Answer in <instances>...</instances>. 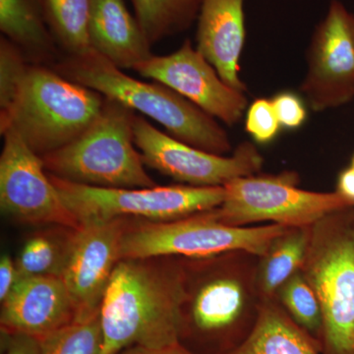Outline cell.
Segmentation results:
<instances>
[{
	"instance_id": "603a6c76",
	"label": "cell",
	"mask_w": 354,
	"mask_h": 354,
	"mask_svg": "<svg viewBox=\"0 0 354 354\" xmlns=\"http://www.w3.org/2000/svg\"><path fill=\"white\" fill-rule=\"evenodd\" d=\"M46 19L55 41L68 55L92 50L88 41L92 0H44Z\"/></svg>"
},
{
	"instance_id": "4dcf8cb0",
	"label": "cell",
	"mask_w": 354,
	"mask_h": 354,
	"mask_svg": "<svg viewBox=\"0 0 354 354\" xmlns=\"http://www.w3.org/2000/svg\"><path fill=\"white\" fill-rule=\"evenodd\" d=\"M116 354H197L184 344H177L174 346L162 348H145V346H134L122 349Z\"/></svg>"
},
{
	"instance_id": "30bf717a",
	"label": "cell",
	"mask_w": 354,
	"mask_h": 354,
	"mask_svg": "<svg viewBox=\"0 0 354 354\" xmlns=\"http://www.w3.org/2000/svg\"><path fill=\"white\" fill-rule=\"evenodd\" d=\"M134 141L144 165L185 185L225 186L239 177L260 174L264 158L252 142H243L230 156L200 150L160 131L135 115Z\"/></svg>"
},
{
	"instance_id": "cb8c5ba5",
	"label": "cell",
	"mask_w": 354,
	"mask_h": 354,
	"mask_svg": "<svg viewBox=\"0 0 354 354\" xmlns=\"http://www.w3.org/2000/svg\"><path fill=\"white\" fill-rule=\"evenodd\" d=\"M274 297L291 320L307 333L321 348L323 334L322 307L315 290L302 272H298L288 279L277 291Z\"/></svg>"
},
{
	"instance_id": "7402d4cb",
	"label": "cell",
	"mask_w": 354,
	"mask_h": 354,
	"mask_svg": "<svg viewBox=\"0 0 354 354\" xmlns=\"http://www.w3.org/2000/svg\"><path fill=\"white\" fill-rule=\"evenodd\" d=\"M203 0H132L135 17L149 44L187 30L199 15Z\"/></svg>"
},
{
	"instance_id": "2e32d148",
	"label": "cell",
	"mask_w": 354,
	"mask_h": 354,
	"mask_svg": "<svg viewBox=\"0 0 354 354\" xmlns=\"http://www.w3.org/2000/svg\"><path fill=\"white\" fill-rule=\"evenodd\" d=\"M245 39L244 0H203L196 48L230 87L243 93L247 86L239 72Z\"/></svg>"
},
{
	"instance_id": "5b68a950",
	"label": "cell",
	"mask_w": 354,
	"mask_h": 354,
	"mask_svg": "<svg viewBox=\"0 0 354 354\" xmlns=\"http://www.w3.org/2000/svg\"><path fill=\"white\" fill-rule=\"evenodd\" d=\"M136 114L106 99L99 118L80 136L41 156L48 174L70 181L104 188H149L157 185L136 150L133 122Z\"/></svg>"
},
{
	"instance_id": "7a4b0ae2",
	"label": "cell",
	"mask_w": 354,
	"mask_h": 354,
	"mask_svg": "<svg viewBox=\"0 0 354 354\" xmlns=\"http://www.w3.org/2000/svg\"><path fill=\"white\" fill-rule=\"evenodd\" d=\"M258 256L236 250L181 258L184 298L181 344L197 354H223L245 339L261 306Z\"/></svg>"
},
{
	"instance_id": "277c9868",
	"label": "cell",
	"mask_w": 354,
	"mask_h": 354,
	"mask_svg": "<svg viewBox=\"0 0 354 354\" xmlns=\"http://www.w3.org/2000/svg\"><path fill=\"white\" fill-rule=\"evenodd\" d=\"M104 102L100 93L55 70L30 64L12 104L0 111V132L17 133L41 157L86 131L99 118Z\"/></svg>"
},
{
	"instance_id": "d6986e66",
	"label": "cell",
	"mask_w": 354,
	"mask_h": 354,
	"mask_svg": "<svg viewBox=\"0 0 354 354\" xmlns=\"http://www.w3.org/2000/svg\"><path fill=\"white\" fill-rule=\"evenodd\" d=\"M0 30L24 53L28 62L43 65L57 53L44 0H0Z\"/></svg>"
},
{
	"instance_id": "44dd1931",
	"label": "cell",
	"mask_w": 354,
	"mask_h": 354,
	"mask_svg": "<svg viewBox=\"0 0 354 354\" xmlns=\"http://www.w3.org/2000/svg\"><path fill=\"white\" fill-rule=\"evenodd\" d=\"M78 230L66 225H44L29 235L15 259L20 278H62Z\"/></svg>"
},
{
	"instance_id": "f1b7e54d",
	"label": "cell",
	"mask_w": 354,
	"mask_h": 354,
	"mask_svg": "<svg viewBox=\"0 0 354 354\" xmlns=\"http://www.w3.org/2000/svg\"><path fill=\"white\" fill-rule=\"evenodd\" d=\"M1 354H43L37 337L1 332Z\"/></svg>"
},
{
	"instance_id": "5bb4252c",
	"label": "cell",
	"mask_w": 354,
	"mask_h": 354,
	"mask_svg": "<svg viewBox=\"0 0 354 354\" xmlns=\"http://www.w3.org/2000/svg\"><path fill=\"white\" fill-rule=\"evenodd\" d=\"M130 220L114 218L80 225L62 276L76 305L77 320L100 313L109 281L121 260V242Z\"/></svg>"
},
{
	"instance_id": "ac0fdd59",
	"label": "cell",
	"mask_w": 354,
	"mask_h": 354,
	"mask_svg": "<svg viewBox=\"0 0 354 354\" xmlns=\"http://www.w3.org/2000/svg\"><path fill=\"white\" fill-rule=\"evenodd\" d=\"M223 354H322L320 346L291 320L276 297L263 299L252 330Z\"/></svg>"
},
{
	"instance_id": "1f68e13d",
	"label": "cell",
	"mask_w": 354,
	"mask_h": 354,
	"mask_svg": "<svg viewBox=\"0 0 354 354\" xmlns=\"http://www.w3.org/2000/svg\"><path fill=\"white\" fill-rule=\"evenodd\" d=\"M341 196L354 205V169L346 167L337 176V189Z\"/></svg>"
},
{
	"instance_id": "83f0119b",
	"label": "cell",
	"mask_w": 354,
	"mask_h": 354,
	"mask_svg": "<svg viewBox=\"0 0 354 354\" xmlns=\"http://www.w3.org/2000/svg\"><path fill=\"white\" fill-rule=\"evenodd\" d=\"M271 100L281 128L295 130L304 124L308 113L301 97L286 91L278 93Z\"/></svg>"
},
{
	"instance_id": "d4e9b609",
	"label": "cell",
	"mask_w": 354,
	"mask_h": 354,
	"mask_svg": "<svg viewBox=\"0 0 354 354\" xmlns=\"http://www.w3.org/2000/svg\"><path fill=\"white\" fill-rule=\"evenodd\" d=\"M39 339L43 354H102L101 316L77 320Z\"/></svg>"
},
{
	"instance_id": "3957f363",
	"label": "cell",
	"mask_w": 354,
	"mask_h": 354,
	"mask_svg": "<svg viewBox=\"0 0 354 354\" xmlns=\"http://www.w3.org/2000/svg\"><path fill=\"white\" fill-rule=\"evenodd\" d=\"M55 70L68 80L157 121L179 141L216 155L232 152L227 131L213 116L162 84L128 76L95 50L68 55L55 65Z\"/></svg>"
},
{
	"instance_id": "4316f807",
	"label": "cell",
	"mask_w": 354,
	"mask_h": 354,
	"mask_svg": "<svg viewBox=\"0 0 354 354\" xmlns=\"http://www.w3.org/2000/svg\"><path fill=\"white\" fill-rule=\"evenodd\" d=\"M244 127L256 144L267 145L274 141L281 127L272 100L266 97L254 100L247 109Z\"/></svg>"
},
{
	"instance_id": "8992f818",
	"label": "cell",
	"mask_w": 354,
	"mask_h": 354,
	"mask_svg": "<svg viewBox=\"0 0 354 354\" xmlns=\"http://www.w3.org/2000/svg\"><path fill=\"white\" fill-rule=\"evenodd\" d=\"M301 272L322 307V354H354V206L312 225Z\"/></svg>"
},
{
	"instance_id": "ba28073f",
	"label": "cell",
	"mask_w": 354,
	"mask_h": 354,
	"mask_svg": "<svg viewBox=\"0 0 354 354\" xmlns=\"http://www.w3.org/2000/svg\"><path fill=\"white\" fill-rule=\"evenodd\" d=\"M50 174L62 201L80 225L91 221L131 218L164 223L220 207L223 186L177 185L149 188H104L64 180Z\"/></svg>"
},
{
	"instance_id": "ffe728a7",
	"label": "cell",
	"mask_w": 354,
	"mask_h": 354,
	"mask_svg": "<svg viewBox=\"0 0 354 354\" xmlns=\"http://www.w3.org/2000/svg\"><path fill=\"white\" fill-rule=\"evenodd\" d=\"M311 227L286 228L258 256L255 281L261 299L276 297L279 288L301 271L308 253Z\"/></svg>"
},
{
	"instance_id": "484cf974",
	"label": "cell",
	"mask_w": 354,
	"mask_h": 354,
	"mask_svg": "<svg viewBox=\"0 0 354 354\" xmlns=\"http://www.w3.org/2000/svg\"><path fill=\"white\" fill-rule=\"evenodd\" d=\"M30 64L23 51L6 37L0 39V111L12 104Z\"/></svg>"
},
{
	"instance_id": "6da1fadb",
	"label": "cell",
	"mask_w": 354,
	"mask_h": 354,
	"mask_svg": "<svg viewBox=\"0 0 354 354\" xmlns=\"http://www.w3.org/2000/svg\"><path fill=\"white\" fill-rule=\"evenodd\" d=\"M183 298L181 258L121 259L100 310L102 354L180 344Z\"/></svg>"
},
{
	"instance_id": "8fae6325",
	"label": "cell",
	"mask_w": 354,
	"mask_h": 354,
	"mask_svg": "<svg viewBox=\"0 0 354 354\" xmlns=\"http://www.w3.org/2000/svg\"><path fill=\"white\" fill-rule=\"evenodd\" d=\"M300 93L315 113L339 108L354 99V14L332 0L312 35Z\"/></svg>"
},
{
	"instance_id": "9a60e30c",
	"label": "cell",
	"mask_w": 354,
	"mask_h": 354,
	"mask_svg": "<svg viewBox=\"0 0 354 354\" xmlns=\"http://www.w3.org/2000/svg\"><path fill=\"white\" fill-rule=\"evenodd\" d=\"M78 319L73 298L62 278H20L1 302V332L41 339Z\"/></svg>"
},
{
	"instance_id": "52a82bcc",
	"label": "cell",
	"mask_w": 354,
	"mask_h": 354,
	"mask_svg": "<svg viewBox=\"0 0 354 354\" xmlns=\"http://www.w3.org/2000/svg\"><path fill=\"white\" fill-rule=\"evenodd\" d=\"M286 227H232L216 220L212 209L171 221L130 220L121 242V259L204 258L230 251L262 255Z\"/></svg>"
},
{
	"instance_id": "f546056e",
	"label": "cell",
	"mask_w": 354,
	"mask_h": 354,
	"mask_svg": "<svg viewBox=\"0 0 354 354\" xmlns=\"http://www.w3.org/2000/svg\"><path fill=\"white\" fill-rule=\"evenodd\" d=\"M19 279L15 259L8 254H3L0 258V302L8 297Z\"/></svg>"
},
{
	"instance_id": "d6a6232c",
	"label": "cell",
	"mask_w": 354,
	"mask_h": 354,
	"mask_svg": "<svg viewBox=\"0 0 354 354\" xmlns=\"http://www.w3.org/2000/svg\"><path fill=\"white\" fill-rule=\"evenodd\" d=\"M351 167H353V169H354V153H353V158H351Z\"/></svg>"
},
{
	"instance_id": "e0dca14e",
	"label": "cell",
	"mask_w": 354,
	"mask_h": 354,
	"mask_svg": "<svg viewBox=\"0 0 354 354\" xmlns=\"http://www.w3.org/2000/svg\"><path fill=\"white\" fill-rule=\"evenodd\" d=\"M91 48L118 68L134 69L152 57L151 44L123 0H92Z\"/></svg>"
},
{
	"instance_id": "7c38bea8",
	"label": "cell",
	"mask_w": 354,
	"mask_h": 354,
	"mask_svg": "<svg viewBox=\"0 0 354 354\" xmlns=\"http://www.w3.org/2000/svg\"><path fill=\"white\" fill-rule=\"evenodd\" d=\"M0 156V208L11 220L24 225H66L80 223L65 206L43 160L17 133L7 130Z\"/></svg>"
},
{
	"instance_id": "4fadbf2b",
	"label": "cell",
	"mask_w": 354,
	"mask_h": 354,
	"mask_svg": "<svg viewBox=\"0 0 354 354\" xmlns=\"http://www.w3.org/2000/svg\"><path fill=\"white\" fill-rule=\"evenodd\" d=\"M133 70L171 88L227 127L236 125L249 106L245 93L230 87L189 39L171 55H153Z\"/></svg>"
},
{
	"instance_id": "9c48e42d",
	"label": "cell",
	"mask_w": 354,
	"mask_h": 354,
	"mask_svg": "<svg viewBox=\"0 0 354 354\" xmlns=\"http://www.w3.org/2000/svg\"><path fill=\"white\" fill-rule=\"evenodd\" d=\"M297 171L253 174L225 184L223 204L212 209L216 220L232 227L279 225L311 227L337 209L353 207L337 191L301 189Z\"/></svg>"
}]
</instances>
